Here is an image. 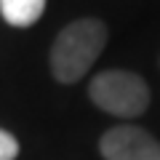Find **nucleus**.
I'll use <instances>...</instances> for the list:
<instances>
[{"instance_id": "7ed1b4c3", "label": "nucleus", "mask_w": 160, "mask_h": 160, "mask_svg": "<svg viewBox=\"0 0 160 160\" xmlns=\"http://www.w3.org/2000/svg\"><path fill=\"white\" fill-rule=\"evenodd\" d=\"M104 160H160V142L139 126H115L99 142Z\"/></svg>"}, {"instance_id": "f03ea898", "label": "nucleus", "mask_w": 160, "mask_h": 160, "mask_svg": "<svg viewBox=\"0 0 160 160\" xmlns=\"http://www.w3.org/2000/svg\"><path fill=\"white\" fill-rule=\"evenodd\" d=\"M88 96L99 109L115 118H139L149 107V86L142 75L126 69L99 72L88 86Z\"/></svg>"}, {"instance_id": "20e7f679", "label": "nucleus", "mask_w": 160, "mask_h": 160, "mask_svg": "<svg viewBox=\"0 0 160 160\" xmlns=\"http://www.w3.org/2000/svg\"><path fill=\"white\" fill-rule=\"evenodd\" d=\"M46 11V0H0V13L13 27H32Z\"/></svg>"}, {"instance_id": "f257e3e1", "label": "nucleus", "mask_w": 160, "mask_h": 160, "mask_svg": "<svg viewBox=\"0 0 160 160\" xmlns=\"http://www.w3.org/2000/svg\"><path fill=\"white\" fill-rule=\"evenodd\" d=\"M107 46V27L99 19H78L56 35L51 48L53 78L64 86L78 83L93 67L99 53Z\"/></svg>"}, {"instance_id": "39448f33", "label": "nucleus", "mask_w": 160, "mask_h": 160, "mask_svg": "<svg viewBox=\"0 0 160 160\" xmlns=\"http://www.w3.org/2000/svg\"><path fill=\"white\" fill-rule=\"evenodd\" d=\"M16 155H19L16 136L0 128V160H16Z\"/></svg>"}]
</instances>
